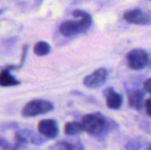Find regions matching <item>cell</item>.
I'll list each match as a JSON object with an SVG mask.
<instances>
[{
  "instance_id": "obj_16",
  "label": "cell",
  "mask_w": 151,
  "mask_h": 150,
  "mask_svg": "<svg viewBox=\"0 0 151 150\" xmlns=\"http://www.w3.org/2000/svg\"><path fill=\"white\" fill-rule=\"evenodd\" d=\"M145 108H146V113L148 116H150L151 118V98L148 99L145 102Z\"/></svg>"
},
{
  "instance_id": "obj_2",
  "label": "cell",
  "mask_w": 151,
  "mask_h": 150,
  "mask_svg": "<svg viewBox=\"0 0 151 150\" xmlns=\"http://www.w3.org/2000/svg\"><path fill=\"white\" fill-rule=\"evenodd\" d=\"M83 131L91 135H100L108 127L107 119L101 113H91L83 117L81 120Z\"/></svg>"
},
{
  "instance_id": "obj_14",
  "label": "cell",
  "mask_w": 151,
  "mask_h": 150,
  "mask_svg": "<svg viewBox=\"0 0 151 150\" xmlns=\"http://www.w3.org/2000/svg\"><path fill=\"white\" fill-rule=\"evenodd\" d=\"M55 150H83L81 143H71L67 141H59L53 146Z\"/></svg>"
},
{
  "instance_id": "obj_13",
  "label": "cell",
  "mask_w": 151,
  "mask_h": 150,
  "mask_svg": "<svg viewBox=\"0 0 151 150\" xmlns=\"http://www.w3.org/2000/svg\"><path fill=\"white\" fill-rule=\"evenodd\" d=\"M50 44L46 42H43V41H40L38 42H36L35 47H34L35 54L39 56V57L46 56L50 53Z\"/></svg>"
},
{
  "instance_id": "obj_11",
  "label": "cell",
  "mask_w": 151,
  "mask_h": 150,
  "mask_svg": "<svg viewBox=\"0 0 151 150\" xmlns=\"http://www.w3.org/2000/svg\"><path fill=\"white\" fill-rule=\"evenodd\" d=\"M20 81L18 80L14 76H12L10 73V71L8 70H2L1 74H0V85L3 88H6V87H13V86H17L19 85Z\"/></svg>"
},
{
  "instance_id": "obj_19",
  "label": "cell",
  "mask_w": 151,
  "mask_h": 150,
  "mask_svg": "<svg viewBox=\"0 0 151 150\" xmlns=\"http://www.w3.org/2000/svg\"><path fill=\"white\" fill-rule=\"evenodd\" d=\"M148 150H151V144L150 145V147H149V149H148Z\"/></svg>"
},
{
  "instance_id": "obj_6",
  "label": "cell",
  "mask_w": 151,
  "mask_h": 150,
  "mask_svg": "<svg viewBox=\"0 0 151 150\" xmlns=\"http://www.w3.org/2000/svg\"><path fill=\"white\" fill-rule=\"evenodd\" d=\"M106 79L107 71L104 68H99L84 78L83 85L88 88H97L104 84Z\"/></svg>"
},
{
  "instance_id": "obj_12",
  "label": "cell",
  "mask_w": 151,
  "mask_h": 150,
  "mask_svg": "<svg viewBox=\"0 0 151 150\" xmlns=\"http://www.w3.org/2000/svg\"><path fill=\"white\" fill-rule=\"evenodd\" d=\"M83 131L82 125L78 122H68L65 125L64 132L66 135H76Z\"/></svg>"
},
{
  "instance_id": "obj_15",
  "label": "cell",
  "mask_w": 151,
  "mask_h": 150,
  "mask_svg": "<svg viewBox=\"0 0 151 150\" xmlns=\"http://www.w3.org/2000/svg\"><path fill=\"white\" fill-rule=\"evenodd\" d=\"M126 150H140V143L135 141H131L127 143Z\"/></svg>"
},
{
  "instance_id": "obj_3",
  "label": "cell",
  "mask_w": 151,
  "mask_h": 150,
  "mask_svg": "<svg viewBox=\"0 0 151 150\" xmlns=\"http://www.w3.org/2000/svg\"><path fill=\"white\" fill-rule=\"evenodd\" d=\"M51 103L44 100H33L27 103L22 109L21 114L24 118H32L50 112L53 110Z\"/></svg>"
},
{
  "instance_id": "obj_9",
  "label": "cell",
  "mask_w": 151,
  "mask_h": 150,
  "mask_svg": "<svg viewBox=\"0 0 151 150\" xmlns=\"http://www.w3.org/2000/svg\"><path fill=\"white\" fill-rule=\"evenodd\" d=\"M144 93L140 89H133L128 93V103L131 107L137 111H141L143 108Z\"/></svg>"
},
{
  "instance_id": "obj_18",
  "label": "cell",
  "mask_w": 151,
  "mask_h": 150,
  "mask_svg": "<svg viewBox=\"0 0 151 150\" xmlns=\"http://www.w3.org/2000/svg\"><path fill=\"white\" fill-rule=\"evenodd\" d=\"M35 2H36V4L39 5V4L42 2V0H35Z\"/></svg>"
},
{
  "instance_id": "obj_20",
  "label": "cell",
  "mask_w": 151,
  "mask_h": 150,
  "mask_svg": "<svg viewBox=\"0 0 151 150\" xmlns=\"http://www.w3.org/2000/svg\"><path fill=\"white\" fill-rule=\"evenodd\" d=\"M150 1H151V0H150Z\"/></svg>"
},
{
  "instance_id": "obj_7",
  "label": "cell",
  "mask_w": 151,
  "mask_h": 150,
  "mask_svg": "<svg viewBox=\"0 0 151 150\" xmlns=\"http://www.w3.org/2000/svg\"><path fill=\"white\" fill-rule=\"evenodd\" d=\"M37 127L40 134L47 139H55L58 135V126L54 119H42Z\"/></svg>"
},
{
  "instance_id": "obj_17",
  "label": "cell",
  "mask_w": 151,
  "mask_h": 150,
  "mask_svg": "<svg viewBox=\"0 0 151 150\" xmlns=\"http://www.w3.org/2000/svg\"><path fill=\"white\" fill-rule=\"evenodd\" d=\"M143 87H144L145 90L151 95V78L148 79V80L144 82Z\"/></svg>"
},
{
  "instance_id": "obj_4",
  "label": "cell",
  "mask_w": 151,
  "mask_h": 150,
  "mask_svg": "<svg viewBox=\"0 0 151 150\" xmlns=\"http://www.w3.org/2000/svg\"><path fill=\"white\" fill-rule=\"evenodd\" d=\"M127 62L130 69L142 70L149 65L150 56L142 49H134L127 53Z\"/></svg>"
},
{
  "instance_id": "obj_1",
  "label": "cell",
  "mask_w": 151,
  "mask_h": 150,
  "mask_svg": "<svg viewBox=\"0 0 151 150\" xmlns=\"http://www.w3.org/2000/svg\"><path fill=\"white\" fill-rule=\"evenodd\" d=\"M73 16L80 18V20H67L63 22L59 27V32L64 36H73L87 31L91 24L92 18L89 13L81 10H74Z\"/></svg>"
},
{
  "instance_id": "obj_5",
  "label": "cell",
  "mask_w": 151,
  "mask_h": 150,
  "mask_svg": "<svg viewBox=\"0 0 151 150\" xmlns=\"http://www.w3.org/2000/svg\"><path fill=\"white\" fill-rule=\"evenodd\" d=\"M124 19L135 25H147L151 22V11H145L142 9H133L125 12Z\"/></svg>"
},
{
  "instance_id": "obj_8",
  "label": "cell",
  "mask_w": 151,
  "mask_h": 150,
  "mask_svg": "<svg viewBox=\"0 0 151 150\" xmlns=\"http://www.w3.org/2000/svg\"><path fill=\"white\" fill-rule=\"evenodd\" d=\"M106 104L109 109L111 110H118L122 106L123 103V97L120 94L117 93L112 88H108L104 92Z\"/></svg>"
},
{
  "instance_id": "obj_10",
  "label": "cell",
  "mask_w": 151,
  "mask_h": 150,
  "mask_svg": "<svg viewBox=\"0 0 151 150\" xmlns=\"http://www.w3.org/2000/svg\"><path fill=\"white\" fill-rule=\"evenodd\" d=\"M27 143H28L27 141V140L23 136H21L19 133H17L15 134V141L13 143H11L2 138L1 150H19L20 149V147H22L23 145H25Z\"/></svg>"
}]
</instances>
